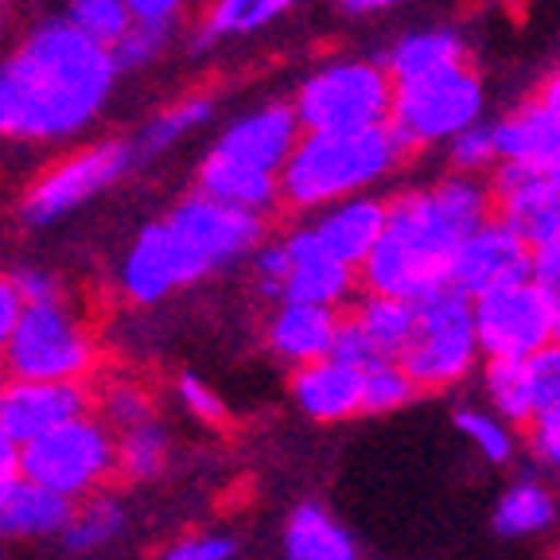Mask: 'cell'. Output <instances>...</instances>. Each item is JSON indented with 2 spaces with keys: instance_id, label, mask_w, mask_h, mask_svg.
Masks as SVG:
<instances>
[{
  "instance_id": "obj_1",
  "label": "cell",
  "mask_w": 560,
  "mask_h": 560,
  "mask_svg": "<svg viewBox=\"0 0 560 560\" xmlns=\"http://www.w3.org/2000/svg\"><path fill=\"white\" fill-rule=\"evenodd\" d=\"M121 67L114 47L67 16L39 20L0 55V140L55 144L86 132L114 97Z\"/></svg>"
},
{
  "instance_id": "obj_2",
  "label": "cell",
  "mask_w": 560,
  "mask_h": 560,
  "mask_svg": "<svg viewBox=\"0 0 560 560\" xmlns=\"http://www.w3.org/2000/svg\"><path fill=\"white\" fill-rule=\"evenodd\" d=\"M490 219L482 175L447 172L436 184L409 187L385 202V226L359 265V289L420 300L447 284L455 245Z\"/></svg>"
},
{
  "instance_id": "obj_3",
  "label": "cell",
  "mask_w": 560,
  "mask_h": 560,
  "mask_svg": "<svg viewBox=\"0 0 560 560\" xmlns=\"http://www.w3.org/2000/svg\"><path fill=\"white\" fill-rule=\"evenodd\" d=\"M409 156L397 132L385 125L335 132H300L296 149L280 167V202L300 214L327 207V202L366 195L382 187Z\"/></svg>"
},
{
  "instance_id": "obj_4",
  "label": "cell",
  "mask_w": 560,
  "mask_h": 560,
  "mask_svg": "<svg viewBox=\"0 0 560 560\" xmlns=\"http://www.w3.org/2000/svg\"><path fill=\"white\" fill-rule=\"evenodd\" d=\"M102 362L94 327L86 315L74 312L70 300L51 304H24L9 342L0 350L4 377H32V382H90Z\"/></svg>"
},
{
  "instance_id": "obj_5",
  "label": "cell",
  "mask_w": 560,
  "mask_h": 560,
  "mask_svg": "<svg viewBox=\"0 0 560 560\" xmlns=\"http://www.w3.org/2000/svg\"><path fill=\"white\" fill-rule=\"evenodd\" d=\"M471 300L452 284L412 300V331L397 350V362L412 377L420 394H440L467 382L479 366Z\"/></svg>"
},
{
  "instance_id": "obj_6",
  "label": "cell",
  "mask_w": 560,
  "mask_h": 560,
  "mask_svg": "<svg viewBox=\"0 0 560 560\" xmlns=\"http://www.w3.org/2000/svg\"><path fill=\"white\" fill-rule=\"evenodd\" d=\"M482 105H487V86L464 59L420 79L394 82L389 129L409 152L440 149L455 132L482 121Z\"/></svg>"
},
{
  "instance_id": "obj_7",
  "label": "cell",
  "mask_w": 560,
  "mask_h": 560,
  "mask_svg": "<svg viewBox=\"0 0 560 560\" xmlns=\"http://www.w3.org/2000/svg\"><path fill=\"white\" fill-rule=\"evenodd\" d=\"M16 471L67 502H79L117 475L114 429L94 409L16 447Z\"/></svg>"
},
{
  "instance_id": "obj_8",
  "label": "cell",
  "mask_w": 560,
  "mask_h": 560,
  "mask_svg": "<svg viewBox=\"0 0 560 560\" xmlns=\"http://www.w3.org/2000/svg\"><path fill=\"white\" fill-rule=\"evenodd\" d=\"M389 102H394V79L385 74L382 62L331 59L296 86L292 114L307 132L366 129L389 121Z\"/></svg>"
},
{
  "instance_id": "obj_9",
  "label": "cell",
  "mask_w": 560,
  "mask_h": 560,
  "mask_svg": "<svg viewBox=\"0 0 560 560\" xmlns=\"http://www.w3.org/2000/svg\"><path fill=\"white\" fill-rule=\"evenodd\" d=\"M160 222L172 237L175 257L184 265L187 284H199L210 272L242 261L254 254L257 242H265V214L237 210L202 191L184 195Z\"/></svg>"
},
{
  "instance_id": "obj_10",
  "label": "cell",
  "mask_w": 560,
  "mask_h": 560,
  "mask_svg": "<svg viewBox=\"0 0 560 560\" xmlns=\"http://www.w3.org/2000/svg\"><path fill=\"white\" fill-rule=\"evenodd\" d=\"M132 164L137 156L129 140H94L86 149L67 152L27 184L20 199V219L27 226H55L59 219L94 202L102 191H109Z\"/></svg>"
},
{
  "instance_id": "obj_11",
  "label": "cell",
  "mask_w": 560,
  "mask_h": 560,
  "mask_svg": "<svg viewBox=\"0 0 560 560\" xmlns=\"http://www.w3.org/2000/svg\"><path fill=\"white\" fill-rule=\"evenodd\" d=\"M482 359H525L552 339V304L534 280H510L471 300Z\"/></svg>"
},
{
  "instance_id": "obj_12",
  "label": "cell",
  "mask_w": 560,
  "mask_h": 560,
  "mask_svg": "<svg viewBox=\"0 0 560 560\" xmlns=\"http://www.w3.org/2000/svg\"><path fill=\"white\" fill-rule=\"evenodd\" d=\"M490 214L502 219L529 249L560 237V179L525 164L490 167Z\"/></svg>"
},
{
  "instance_id": "obj_13",
  "label": "cell",
  "mask_w": 560,
  "mask_h": 560,
  "mask_svg": "<svg viewBox=\"0 0 560 560\" xmlns=\"http://www.w3.org/2000/svg\"><path fill=\"white\" fill-rule=\"evenodd\" d=\"M522 277H529V245L494 214L455 245L452 265H447V284L464 292L467 300Z\"/></svg>"
},
{
  "instance_id": "obj_14",
  "label": "cell",
  "mask_w": 560,
  "mask_h": 560,
  "mask_svg": "<svg viewBox=\"0 0 560 560\" xmlns=\"http://www.w3.org/2000/svg\"><path fill=\"white\" fill-rule=\"evenodd\" d=\"M90 405H94L90 382L4 377V385H0V424H4V432H9V440L16 447L90 412Z\"/></svg>"
},
{
  "instance_id": "obj_15",
  "label": "cell",
  "mask_w": 560,
  "mask_h": 560,
  "mask_svg": "<svg viewBox=\"0 0 560 560\" xmlns=\"http://www.w3.org/2000/svg\"><path fill=\"white\" fill-rule=\"evenodd\" d=\"M300 121L292 114V102H265L249 114L234 117L226 129L219 132V140L210 144V152L234 164L261 167V172L280 175L289 152L300 140Z\"/></svg>"
},
{
  "instance_id": "obj_16",
  "label": "cell",
  "mask_w": 560,
  "mask_h": 560,
  "mask_svg": "<svg viewBox=\"0 0 560 560\" xmlns=\"http://www.w3.org/2000/svg\"><path fill=\"white\" fill-rule=\"evenodd\" d=\"M284 254H289V277L280 300H300V304H324L342 307L359 292V269H350L335 254H327L324 242L312 234V226H292L280 237Z\"/></svg>"
},
{
  "instance_id": "obj_17",
  "label": "cell",
  "mask_w": 560,
  "mask_h": 560,
  "mask_svg": "<svg viewBox=\"0 0 560 560\" xmlns=\"http://www.w3.org/2000/svg\"><path fill=\"white\" fill-rule=\"evenodd\" d=\"M179 289H187V277L175 257L172 237H167L164 222H149L129 242L121 265H117V292L132 307H156Z\"/></svg>"
},
{
  "instance_id": "obj_18",
  "label": "cell",
  "mask_w": 560,
  "mask_h": 560,
  "mask_svg": "<svg viewBox=\"0 0 560 560\" xmlns=\"http://www.w3.org/2000/svg\"><path fill=\"white\" fill-rule=\"evenodd\" d=\"M292 401L307 420L339 424L362 412V370L347 366L339 359H315L292 370Z\"/></svg>"
},
{
  "instance_id": "obj_19",
  "label": "cell",
  "mask_w": 560,
  "mask_h": 560,
  "mask_svg": "<svg viewBox=\"0 0 560 560\" xmlns=\"http://www.w3.org/2000/svg\"><path fill=\"white\" fill-rule=\"evenodd\" d=\"M335 331H339V307L324 304H300V300H280L265 327L272 359L284 366H304V362L327 359L331 354Z\"/></svg>"
},
{
  "instance_id": "obj_20",
  "label": "cell",
  "mask_w": 560,
  "mask_h": 560,
  "mask_svg": "<svg viewBox=\"0 0 560 560\" xmlns=\"http://www.w3.org/2000/svg\"><path fill=\"white\" fill-rule=\"evenodd\" d=\"M312 234L324 242L327 254L347 261L350 269H359L362 257L370 254V245L377 242L385 226V199L377 195H350V199L327 202V207L312 210Z\"/></svg>"
},
{
  "instance_id": "obj_21",
  "label": "cell",
  "mask_w": 560,
  "mask_h": 560,
  "mask_svg": "<svg viewBox=\"0 0 560 560\" xmlns=\"http://www.w3.org/2000/svg\"><path fill=\"white\" fill-rule=\"evenodd\" d=\"M490 129H494L499 160L537 167V172H549L560 179V117H552L537 97L517 105L514 114H506Z\"/></svg>"
},
{
  "instance_id": "obj_22",
  "label": "cell",
  "mask_w": 560,
  "mask_h": 560,
  "mask_svg": "<svg viewBox=\"0 0 560 560\" xmlns=\"http://www.w3.org/2000/svg\"><path fill=\"white\" fill-rule=\"evenodd\" d=\"M70 502L32 482L27 475H0V541H32V537H59Z\"/></svg>"
},
{
  "instance_id": "obj_23",
  "label": "cell",
  "mask_w": 560,
  "mask_h": 560,
  "mask_svg": "<svg viewBox=\"0 0 560 560\" xmlns=\"http://www.w3.org/2000/svg\"><path fill=\"white\" fill-rule=\"evenodd\" d=\"M195 191L210 195V199L230 202L237 210H254V214H269L280 207V179L272 172L249 164H234L214 152H207L195 172Z\"/></svg>"
},
{
  "instance_id": "obj_24",
  "label": "cell",
  "mask_w": 560,
  "mask_h": 560,
  "mask_svg": "<svg viewBox=\"0 0 560 560\" xmlns=\"http://www.w3.org/2000/svg\"><path fill=\"white\" fill-rule=\"evenodd\" d=\"M284 560H362L354 537L319 502H300L284 522Z\"/></svg>"
},
{
  "instance_id": "obj_25",
  "label": "cell",
  "mask_w": 560,
  "mask_h": 560,
  "mask_svg": "<svg viewBox=\"0 0 560 560\" xmlns=\"http://www.w3.org/2000/svg\"><path fill=\"white\" fill-rule=\"evenodd\" d=\"M210 117H214V97L210 94L175 97V102H167L164 109H156V114L137 129V137L129 140L132 156L137 160L164 156V152H172L175 144H184L195 129H202Z\"/></svg>"
},
{
  "instance_id": "obj_26",
  "label": "cell",
  "mask_w": 560,
  "mask_h": 560,
  "mask_svg": "<svg viewBox=\"0 0 560 560\" xmlns=\"http://www.w3.org/2000/svg\"><path fill=\"white\" fill-rule=\"evenodd\" d=\"M464 59H467V47L452 27H420V32L401 35V39L389 47L382 67L394 82H409V79H420V74H432V70H444Z\"/></svg>"
},
{
  "instance_id": "obj_27",
  "label": "cell",
  "mask_w": 560,
  "mask_h": 560,
  "mask_svg": "<svg viewBox=\"0 0 560 560\" xmlns=\"http://www.w3.org/2000/svg\"><path fill=\"white\" fill-rule=\"evenodd\" d=\"M125 529V506L105 494V490H94L86 499L70 502V514L62 522L59 537L70 552H97L105 545H114Z\"/></svg>"
},
{
  "instance_id": "obj_28",
  "label": "cell",
  "mask_w": 560,
  "mask_h": 560,
  "mask_svg": "<svg viewBox=\"0 0 560 560\" xmlns=\"http://www.w3.org/2000/svg\"><path fill=\"white\" fill-rule=\"evenodd\" d=\"M167 455H172V440L156 424V417L132 429L114 432V464L117 475L129 482H152L164 475Z\"/></svg>"
},
{
  "instance_id": "obj_29",
  "label": "cell",
  "mask_w": 560,
  "mask_h": 560,
  "mask_svg": "<svg viewBox=\"0 0 560 560\" xmlns=\"http://www.w3.org/2000/svg\"><path fill=\"white\" fill-rule=\"evenodd\" d=\"M350 319L366 331V339L382 350L385 359H397L401 342L412 331V300L385 296V292H362L350 307Z\"/></svg>"
},
{
  "instance_id": "obj_30",
  "label": "cell",
  "mask_w": 560,
  "mask_h": 560,
  "mask_svg": "<svg viewBox=\"0 0 560 560\" xmlns=\"http://www.w3.org/2000/svg\"><path fill=\"white\" fill-rule=\"evenodd\" d=\"M557 517L552 494L534 479H522L502 490L499 506H494V534L499 537H529L549 529Z\"/></svg>"
},
{
  "instance_id": "obj_31",
  "label": "cell",
  "mask_w": 560,
  "mask_h": 560,
  "mask_svg": "<svg viewBox=\"0 0 560 560\" xmlns=\"http://www.w3.org/2000/svg\"><path fill=\"white\" fill-rule=\"evenodd\" d=\"M482 389H487L490 412H499L506 424L525 429L534 420V397L525 382V359H487L482 366Z\"/></svg>"
},
{
  "instance_id": "obj_32",
  "label": "cell",
  "mask_w": 560,
  "mask_h": 560,
  "mask_svg": "<svg viewBox=\"0 0 560 560\" xmlns=\"http://www.w3.org/2000/svg\"><path fill=\"white\" fill-rule=\"evenodd\" d=\"M90 409H97V417L114 432L132 429V424H144V420L156 417L152 394L140 382H132V377H109V382H102Z\"/></svg>"
},
{
  "instance_id": "obj_33",
  "label": "cell",
  "mask_w": 560,
  "mask_h": 560,
  "mask_svg": "<svg viewBox=\"0 0 560 560\" xmlns=\"http://www.w3.org/2000/svg\"><path fill=\"white\" fill-rule=\"evenodd\" d=\"M417 397L420 389L397 359H377L374 366L362 370V412H397Z\"/></svg>"
},
{
  "instance_id": "obj_34",
  "label": "cell",
  "mask_w": 560,
  "mask_h": 560,
  "mask_svg": "<svg viewBox=\"0 0 560 560\" xmlns=\"http://www.w3.org/2000/svg\"><path fill=\"white\" fill-rule=\"evenodd\" d=\"M455 429L464 432L467 444H475V452L487 459V464H506L514 455V424L499 417V412H482V409H455Z\"/></svg>"
},
{
  "instance_id": "obj_35",
  "label": "cell",
  "mask_w": 560,
  "mask_h": 560,
  "mask_svg": "<svg viewBox=\"0 0 560 560\" xmlns=\"http://www.w3.org/2000/svg\"><path fill=\"white\" fill-rule=\"evenodd\" d=\"M67 20L79 27V32L94 35V39H102V44H109V47H114L125 35V27L132 24L125 0H67Z\"/></svg>"
},
{
  "instance_id": "obj_36",
  "label": "cell",
  "mask_w": 560,
  "mask_h": 560,
  "mask_svg": "<svg viewBox=\"0 0 560 560\" xmlns=\"http://www.w3.org/2000/svg\"><path fill=\"white\" fill-rule=\"evenodd\" d=\"M447 160H452V172L482 175L499 164V152H494V129L482 121L467 125L464 132H455L447 140Z\"/></svg>"
},
{
  "instance_id": "obj_37",
  "label": "cell",
  "mask_w": 560,
  "mask_h": 560,
  "mask_svg": "<svg viewBox=\"0 0 560 560\" xmlns=\"http://www.w3.org/2000/svg\"><path fill=\"white\" fill-rule=\"evenodd\" d=\"M525 382L534 397V417L552 405H560V342L549 339L534 354H525Z\"/></svg>"
},
{
  "instance_id": "obj_38",
  "label": "cell",
  "mask_w": 560,
  "mask_h": 560,
  "mask_svg": "<svg viewBox=\"0 0 560 560\" xmlns=\"http://www.w3.org/2000/svg\"><path fill=\"white\" fill-rule=\"evenodd\" d=\"M175 32L167 27H149V24H129L125 35L114 44V59L121 70H144L172 47Z\"/></svg>"
},
{
  "instance_id": "obj_39",
  "label": "cell",
  "mask_w": 560,
  "mask_h": 560,
  "mask_svg": "<svg viewBox=\"0 0 560 560\" xmlns=\"http://www.w3.org/2000/svg\"><path fill=\"white\" fill-rule=\"evenodd\" d=\"M249 12H254V0H207L199 12V24H195V44L210 47L226 35H245Z\"/></svg>"
},
{
  "instance_id": "obj_40",
  "label": "cell",
  "mask_w": 560,
  "mask_h": 560,
  "mask_svg": "<svg viewBox=\"0 0 560 560\" xmlns=\"http://www.w3.org/2000/svg\"><path fill=\"white\" fill-rule=\"evenodd\" d=\"M529 280L552 304V339L560 342V237L529 249Z\"/></svg>"
},
{
  "instance_id": "obj_41",
  "label": "cell",
  "mask_w": 560,
  "mask_h": 560,
  "mask_svg": "<svg viewBox=\"0 0 560 560\" xmlns=\"http://www.w3.org/2000/svg\"><path fill=\"white\" fill-rule=\"evenodd\" d=\"M175 397H179V405H184V412H191L195 420H202V424H226V405H222V397L210 389L202 377L195 374H179V382H175Z\"/></svg>"
},
{
  "instance_id": "obj_42",
  "label": "cell",
  "mask_w": 560,
  "mask_h": 560,
  "mask_svg": "<svg viewBox=\"0 0 560 560\" xmlns=\"http://www.w3.org/2000/svg\"><path fill=\"white\" fill-rule=\"evenodd\" d=\"M249 269H254L257 289L265 296L280 300V289H284V277H289V254L280 242H257L254 254H249Z\"/></svg>"
},
{
  "instance_id": "obj_43",
  "label": "cell",
  "mask_w": 560,
  "mask_h": 560,
  "mask_svg": "<svg viewBox=\"0 0 560 560\" xmlns=\"http://www.w3.org/2000/svg\"><path fill=\"white\" fill-rule=\"evenodd\" d=\"M237 541L226 534H191V537H179L172 541L160 560H234Z\"/></svg>"
},
{
  "instance_id": "obj_44",
  "label": "cell",
  "mask_w": 560,
  "mask_h": 560,
  "mask_svg": "<svg viewBox=\"0 0 560 560\" xmlns=\"http://www.w3.org/2000/svg\"><path fill=\"white\" fill-rule=\"evenodd\" d=\"M16 280V292L24 304H51V300H62L67 289H62V280L47 269H35V265H24V269L12 272Z\"/></svg>"
},
{
  "instance_id": "obj_45",
  "label": "cell",
  "mask_w": 560,
  "mask_h": 560,
  "mask_svg": "<svg viewBox=\"0 0 560 560\" xmlns=\"http://www.w3.org/2000/svg\"><path fill=\"white\" fill-rule=\"evenodd\" d=\"M525 429H529V447L541 455L545 464L560 471V405L537 412V417L529 420Z\"/></svg>"
},
{
  "instance_id": "obj_46",
  "label": "cell",
  "mask_w": 560,
  "mask_h": 560,
  "mask_svg": "<svg viewBox=\"0 0 560 560\" xmlns=\"http://www.w3.org/2000/svg\"><path fill=\"white\" fill-rule=\"evenodd\" d=\"M125 4H129L132 24L167 27V32H175L179 20L187 16V4H191V0H125Z\"/></svg>"
},
{
  "instance_id": "obj_47",
  "label": "cell",
  "mask_w": 560,
  "mask_h": 560,
  "mask_svg": "<svg viewBox=\"0 0 560 560\" xmlns=\"http://www.w3.org/2000/svg\"><path fill=\"white\" fill-rule=\"evenodd\" d=\"M20 312H24V300H20V292H16V280H12V272L0 269V350L9 342Z\"/></svg>"
},
{
  "instance_id": "obj_48",
  "label": "cell",
  "mask_w": 560,
  "mask_h": 560,
  "mask_svg": "<svg viewBox=\"0 0 560 560\" xmlns=\"http://www.w3.org/2000/svg\"><path fill=\"white\" fill-rule=\"evenodd\" d=\"M304 0H254V12H249V24H245V32H261V27L277 24V20H284L289 12H296Z\"/></svg>"
},
{
  "instance_id": "obj_49",
  "label": "cell",
  "mask_w": 560,
  "mask_h": 560,
  "mask_svg": "<svg viewBox=\"0 0 560 560\" xmlns=\"http://www.w3.org/2000/svg\"><path fill=\"white\" fill-rule=\"evenodd\" d=\"M394 4H401V0H335V9L342 16H377V12L394 9Z\"/></svg>"
},
{
  "instance_id": "obj_50",
  "label": "cell",
  "mask_w": 560,
  "mask_h": 560,
  "mask_svg": "<svg viewBox=\"0 0 560 560\" xmlns=\"http://www.w3.org/2000/svg\"><path fill=\"white\" fill-rule=\"evenodd\" d=\"M537 102H541L552 117H560V70H552L549 79L541 82V90H537Z\"/></svg>"
},
{
  "instance_id": "obj_51",
  "label": "cell",
  "mask_w": 560,
  "mask_h": 560,
  "mask_svg": "<svg viewBox=\"0 0 560 560\" xmlns=\"http://www.w3.org/2000/svg\"><path fill=\"white\" fill-rule=\"evenodd\" d=\"M9 471H16V444H12L4 424H0V475H9Z\"/></svg>"
},
{
  "instance_id": "obj_52",
  "label": "cell",
  "mask_w": 560,
  "mask_h": 560,
  "mask_svg": "<svg viewBox=\"0 0 560 560\" xmlns=\"http://www.w3.org/2000/svg\"><path fill=\"white\" fill-rule=\"evenodd\" d=\"M0 4H4V0H0ZM0 39H4V12H0Z\"/></svg>"
},
{
  "instance_id": "obj_53",
  "label": "cell",
  "mask_w": 560,
  "mask_h": 560,
  "mask_svg": "<svg viewBox=\"0 0 560 560\" xmlns=\"http://www.w3.org/2000/svg\"><path fill=\"white\" fill-rule=\"evenodd\" d=\"M552 560H560V549H557V552H552Z\"/></svg>"
}]
</instances>
